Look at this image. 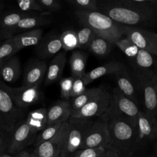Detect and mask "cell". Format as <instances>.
I'll list each match as a JSON object with an SVG mask.
<instances>
[{
    "mask_svg": "<svg viewBox=\"0 0 157 157\" xmlns=\"http://www.w3.org/2000/svg\"><path fill=\"white\" fill-rule=\"evenodd\" d=\"M35 13L34 12H16L9 13L3 16L0 20V32L5 39L9 38V33L19 21L24 18L29 17Z\"/></svg>",
    "mask_w": 157,
    "mask_h": 157,
    "instance_id": "cell-25",
    "label": "cell"
},
{
    "mask_svg": "<svg viewBox=\"0 0 157 157\" xmlns=\"http://www.w3.org/2000/svg\"><path fill=\"white\" fill-rule=\"evenodd\" d=\"M86 90V85L83 82L82 77H74L72 90L71 92V98L72 99L82 94L83 92L85 91Z\"/></svg>",
    "mask_w": 157,
    "mask_h": 157,
    "instance_id": "cell-40",
    "label": "cell"
},
{
    "mask_svg": "<svg viewBox=\"0 0 157 157\" xmlns=\"http://www.w3.org/2000/svg\"><path fill=\"white\" fill-rule=\"evenodd\" d=\"M111 94L104 86L100 93L78 111L72 114L71 117L84 119H91L94 117H101L107 110Z\"/></svg>",
    "mask_w": 157,
    "mask_h": 157,
    "instance_id": "cell-11",
    "label": "cell"
},
{
    "mask_svg": "<svg viewBox=\"0 0 157 157\" xmlns=\"http://www.w3.org/2000/svg\"><path fill=\"white\" fill-rule=\"evenodd\" d=\"M25 118L20 121L10 134L6 151L11 155H17L34 143L37 134L31 131Z\"/></svg>",
    "mask_w": 157,
    "mask_h": 157,
    "instance_id": "cell-8",
    "label": "cell"
},
{
    "mask_svg": "<svg viewBox=\"0 0 157 157\" xmlns=\"http://www.w3.org/2000/svg\"><path fill=\"white\" fill-rule=\"evenodd\" d=\"M62 48L64 51H70L78 48L77 33L72 30H66L60 34Z\"/></svg>",
    "mask_w": 157,
    "mask_h": 157,
    "instance_id": "cell-30",
    "label": "cell"
},
{
    "mask_svg": "<svg viewBox=\"0 0 157 157\" xmlns=\"http://www.w3.org/2000/svg\"><path fill=\"white\" fill-rule=\"evenodd\" d=\"M78 39V48H88L89 44L95 37V34L87 27H83L76 32Z\"/></svg>",
    "mask_w": 157,
    "mask_h": 157,
    "instance_id": "cell-35",
    "label": "cell"
},
{
    "mask_svg": "<svg viewBox=\"0 0 157 157\" xmlns=\"http://www.w3.org/2000/svg\"><path fill=\"white\" fill-rule=\"evenodd\" d=\"M47 64L44 60L35 59L28 64L23 74V86H40L45 77Z\"/></svg>",
    "mask_w": 157,
    "mask_h": 157,
    "instance_id": "cell-16",
    "label": "cell"
},
{
    "mask_svg": "<svg viewBox=\"0 0 157 157\" xmlns=\"http://www.w3.org/2000/svg\"><path fill=\"white\" fill-rule=\"evenodd\" d=\"M17 50L10 37L0 44V67L10 58L14 56L17 52Z\"/></svg>",
    "mask_w": 157,
    "mask_h": 157,
    "instance_id": "cell-34",
    "label": "cell"
},
{
    "mask_svg": "<svg viewBox=\"0 0 157 157\" xmlns=\"http://www.w3.org/2000/svg\"><path fill=\"white\" fill-rule=\"evenodd\" d=\"M71 117V108L70 101H59L47 110V126L66 122Z\"/></svg>",
    "mask_w": 157,
    "mask_h": 157,
    "instance_id": "cell-19",
    "label": "cell"
},
{
    "mask_svg": "<svg viewBox=\"0 0 157 157\" xmlns=\"http://www.w3.org/2000/svg\"><path fill=\"white\" fill-rule=\"evenodd\" d=\"M153 56L155 55L145 50L139 49L136 58L131 61L132 71L152 75L157 67Z\"/></svg>",
    "mask_w": 157,
    "mask_h": 157,
    "instance_id": "cell-20",
    "label": "cell"
},
{
    "mask_svg": "<svg viewBox=\"0 0 157 157\" xmlns=\"http://www.w3.org/2000/svg\"><path fill=\"white\" fill-rule=\"evenodd\" d=\"M107 148H85L77 150L72 157H99L106 150Z\"/></svg>",
    "mask_w": 157,
    "mask_h": 157,
    "instance_id": "cell-39",
    "label": "cell"
},
{
    "mask_svg": "<svg viewBox=\"0 0 157 157\" xmlns=\"http://www.w3.org/2000/svg\"><path fill=\"white\" fill-rule=\"evenodd\" d=\"M152 75L136 71L132 73L142 96L144 112L157 117V89L153 83Z\"/></svg>",
    "mask_w": 157,
    "mask_h": 157,
    "instance_id": "cell-7",
    "label": "cell"
},
{
    "mask_svg": "<svg viewBox=\"0 0 157 157\" xmlns=\"http://www.w3.org/2000/svg\"><path fill=\"white\" fill-rule=\"evenodd\" d=\"M66 62V53L65 52H59L55 56L47 67L44 81L45 85L52 84L61 78Z\"/></svg>",
    "mask_w": 157,
    "mask_h": 157,
    "instance_id": "cell-22",
    "label": "cell"
},
{
    "mask_svg": "<svg viewBox=\"0 0 157 157\" xmlns=\"http://www.w3.org/2000/svg\"><path fill=\"white\" fill-rule=\"evenodd\" d=\"M1 39H5V38L3 36V35L1 34V33L0 32V40H1Z\"/></svg>",
    "mask_w": 157,
    "mask_h": 157,
    "instance_id": "cell-49",
    "label": "cell"
},
{
    "mask_svg": "<svg viewBox=\"0 0 157 157\" xmlns=\"http://www.w3.org/2000/svg\"><path fill=\"white\" fill-rule=\"evenodd\" d=\"M119 157H120V156H119Z\"/></svg>",
    "mask_w": 157,
    "mask_h": 157,
    "instance_id": "cell-53",
    "label": "cell"
},
{
    "mask_svg": "<svg viewBox=\"0 0 157 157\" xmlns=\"http://www.w3.org/2000/svg\"><path fill=\"white\" fill-rule=\"evenodd\" d=\"M47 109L41 107L29 112L26 117V122L31 131L37 134L47 126Z\"/></svg>",
    "mask_w": 157,
    "mask_h": 157,
    "instance_id": "cell-26",
    "label": "cell"
},
{
    "mask_svg": "<svg viewBox=\"0 0 157 157\" xmlns=\"http://www.w3.org/2000/svg\"><path fill=\"white\" fill-rule=\"evenodd\" d=\"M119 155L117 151L109 147L107 148L105 151L99 157H119Z\"/></svg>",
    "mask_w": 157,
    "mask_h": 157,
    "instance_id": "cell-42",
    "label": "cell"
},
{
    "mask_svg": "<svg viewBox=\"0 0 157 157\" xmlns=\"http://www.w3.org/2000/svg\"><path fill=\"white\" fill-rule=\"evenodd\" d=\"M0 2H1V1H0Z\"/></svg>",
    "mask_w": 157,
    "mask_h": 157,
    "instance_id": "cell-51",
    "label": "cell"
},
{
    "mask_svg": "<svg viewBox=\"0 0 157 157\" xmlns=\"http://www.w3.org/2000/svg\"><path fill=\"white\" fill-rule=\"evenodd\" d=\"M129 59L133 60L137 56L139 48L128 37L121 39L115 44Z\"/></svg>",
    "mask_w": 157,
    "mask_h": 157,
    "instance_id": "cell-32",
    "label": "cell"
},
{
    "mask_svg": "<svg viewBox=\"0 0 157 157\" xmlns=\"http://www.w3.org/2000/svg\"><path fill=\"white\" fill-rule=\"evenodd\" d=\"M66 2L75 11H98L97 0H67Z\"/></svg>",
    "mask_w": 157,
    "mask_h": 157,
    "instance_id": "cell-33",
    "label": "cell"
},
{
    "mask_svg": "<svg viewBox=\"0 0 157 157\" xmlns=\"http://www.w3.org/2000/svg\"><path fill=\"white\" fill-rule=\"evenodd\" d=\"M4 6H5V5H4V3H2V2H0V12L2 10V9H4Z\"/></svg>",
    "mask_w": 157,
    "mask_h": 157,
    "instance_id": "cell-48",
    "label": "cell"
},
{
    "mask_svg": "<svg viewBox=\"0 0 157 157\" xmlns=\"http://www.w3.org/2000/svg\"><path fill=\"white\" fill-rule=\"evenodd\" d=\"M63 123L46 126L42 131H40L36 136L34 145L35 147H38L42 143L52 139L59 131Z\"/></svg>",
    "mask_w": 157,
    "mask_h": 157,
    "instance_id": "cell-31",
    "label": "cell"
},
{
    "mask_svg": "<svg viewBox=\"0 0 157 157\" xmlns=\"http://www.w3.org/2000/svg\"><path fill=\"white\" fill-rule=\"evenodd\" d=\"M59 157H61V156H59Z\"/></svg>",
    "mask_w": 157,
    "mask_h": 157,
    "instance_id": "cell-52",
    "label": "cell"
},
{
    "mask_svg": "<svg viewBox=\"0 0 157 157\" xmlns=\"http://www.w3.org/2000/svg\"><path fill=\"white\" fill-rule=\"evenodd\" d=\"M140 110L138 106L127 98L118 87L113 88L109 105L100 118L105 121L118 120L137 128L138 116Z\"/></svg>",
    "mask_w": 157,
    "mask_h": 157,
    "instance_id": "cell-4",
    "label": "cell"
},
{
    "mask_svg": "<svg viewBox=\"0 0 157 157\" xmlns=\"http://www.w3.org/2000/svg\"><path fill=\"white\" fill-rule=\"evenodd\" d=\"M74 13L79 23L90 28L96 36L109 40L113 45L124 36L122 25L98 11H74Z\"/></svg>",
    "mask_w": 157,
    "mask_h": 157,
    "instance_id": "cell-2",
    "label": "cell"
},
{
    "mask_svg": "<svg viewBox=\"0 0 157 157\" xmlns=\"http://www.w3.org/2000/svg\"><path fill=\"white\" fill-rule=\"evenodd\" d=\"M113 75L118 89L137 105L139 90L134 77L125 67L114 73Z\"/></svg>",
    "mask_w": 157,
    "mask_h": 157,
    "instance_id": "cell-15",
    "label": "cell"
},
{
    "mask_svg": "<svg viewBox=\"0 0 157 157\" xmlns=\"http://www.w3.org/2000/svg\"><path fill=\"white\" fill-rule=\"evenodd\" d=\"M0 157H13L12 155L9 154V153H4L3 154H2Z\"/></svg>",
    "mask_w": 157,
    "mask_h": 157,
    "instance_id": "cell-45",
    "label": "cell"
},
{
    "mask_svg": "<svg viewBox=\"0 0 157 157\" xmlns=\"http://www.w3.org/2000/svg\"><path fill=\"white\" fill-rule=\"evenodd\" d=\"M138 139L142 147L157 139V117L140 111L137 120Z\"/></svg>",
    "mask_w": 157,
    "mask_h": 157,
    "instance_id": "cell-14",
    "label": "cell"
},
{
    "mask_svg": "<svg viewBox=\"0 0 157 157\" xmlns=\"http://www.w3.org/2000/svg\"><path fill=\"white\" fill-rule=\"evenodd\" d=\"M29 157H38V156H37L36 152L35 151V150H34L31 153H30V155Z\"/></svg>",
    "mask_w": 157,
    "mask_h": 157,
    "instance_id": "cell-46",
    "label": "cell"
},
{
    "mask_svg": "<svg viewBox=\"0 0 157 157\" xmlns=\"http://www.w3.org/2000/svg\"><path fill=\"white\" fill-rule=\"evenodd\" d=\"M107 122L109 147L117 151L120 157H132L140 147L137 128L121 120H110Z\"/></svg>",
    "mask_w": 157,
    "mask_h": 157,
    "instance_id": "cell-3",
    "label": "cell"
},
{
    "mask_svg": "<svg viewBox=\"0 0 157 157\" xmlns=\"http://www.w3.org/2000/svg\"><path fill=\"white\" fill-rule=\"evenodd\" d=\"M17 6L23 12H34L44 13L40 6L36 0H18Z\"/></svg>",
    "mask_w": 157,
    "mask_h": 157,
    "instance_id": "cell-36",
    "label": "cell"
},
{
    "mask_svg": "<svg viewBox=\"0 0 157 157\" xmlns=\"http://www.w3.org/2000/svg\"><path fill=\"white\" fill-rule=\"evenodd\" d=\"M0 84L20 108L28 109V107L37 104L43 99L39 86L11 87L1 80Z\"/></svg>",
    "mask_w": 157,
    "mask_h": 157,
    "instance_id": "cell-9",
    "label": "cell"
},
{
    "mask_svg": "<svg viewBox=\"0 0 157 157\" xmlns=\"http://www.w3.org/2000/svg\"><path fill=\"white\" fill-rule=\"evenodd\" d=\"M98 11L119 24L142 29L157 27V5L148 0L97 1Z\"/></svg>",
    "mask_w": 157,
    "mask_h": 157,
    "instance_id": "cell-1",
    "label": "cell"
},
{
    "mask_svg": "<svg viewBox=\"0 0 157 157\" xmlns=\"http://www.w3.org/2000/svg\"><path fill=\"white\" fill-rule=\"evenodd\" d=\"M42 35L43 29L39 28L13 35L10 38L17 51H19L24 47L36 46L40 41Z\"/></svg>",
    "mask_w": 157,
    "mask_h": 157,
    "instance_id": "cell-21",
    "label": "cell"
},
{
    "mask_svg": "<svg viewBox=\"0 0 157 157\" xmlns=\"http://www.w3.org/2000/svg\"><path fill=\"white\" fill-rule=\"evenodd\" d=\"M93 122L91 119L71 117L68 120V134L59 156L72 157L74 154L80 150L83 139Z\"/></svg>",
    "mask_w": 157,
    "mask_h": 157,
    "instance_id": "cell-6",
    "label": "cell"
},
{
    "mask_svg": "<svg viewBox=\"0 0 157 157\" xmlns=\"http://www.w3.org/2000/svg\"><path fill=\"white\" fill-rule=\"evenodd\" d=\"M104 86L101 85L98 87L91 88H86L85 92L82 94L72 98V101L70 102L71 108V115L78 111L95 96L100 93L104 88Z\"/></svg>",
    "mask_w": 157,
    "mask_h": 157,
    "instance_id": "cell-27",
    "label": "cell"
},
{
    "mask_svg": "<svg viewBox=\"0 0 157 157\" xmlns=\"http://www.w3.org/2000/svg\"><path fill=\"white\" fill-rule=\"evenodd\" d=\"M153 36H154V37H155V38L156 39V40L157 41V34L155 33H153Z\"/></svg>",
    "mask_w": 157,
    "mask_h": 157,
    "instance_id": "cell-50",
    "label": "cell"
},
{
    "mask_svg": "<svg viewBox=\"0 0 157 157\" xmlns=\"http://www.w3.org/2000/svg\"><path fill=\"white\" fill-rule=\"evenodd\" d=\"M124 66L118 61H110L102 66L97 67L85 74L82 77V79L85 85L91 83L93 80L107 74H113L120 70Z\"/></svg>",
    "mask_w": 157,
    "mask_h": 157,
    "instance_id": "cell-24",
    "label": "cell"
},
{
    "mask_svg": "<svg viewBox=\"0 0 157 157\" xmlns=\"http://www.w3.org/2000/svg\"><path fill=\"white\" fill-rule=\"evenodd\" d=\"M152 79H153V83L155 84V86H156V88L157 89V67H156V69L153 72Z\"/></svg>",
    "mask_w": 157,
    "mask_h": 157,
    "instance_id": "cell-43",
    "label": "cell"
},
{
    "mask_svg": "<svg viewBox=\"0 0 157 157\" xmlns=\"http://www.w3.org/2000/svg\"><path fill=\"white\" fill-rule=\"evenodd\" d=\"M74 77H64L59 80L61 97L63 100L69 101L71 98V92L72 90Z\"/></svg>",
    "mask_w": 157,
    "mask_h": 157,
    "instance_id": "cell-37",
    "label": "cell"
},
{
    "mask_svg": "<svg viewBox=\"0 0 157 157\" xmlns=\"http://www.w3.org/2000/svg\"><path fill=\"white\" fill-rule=\"evenodd\" d=\"M62 48L60 35L50 34L42 37L39 43L36 45V53L42 60L49 58L58 53Z\"/></svg>",
    "mask_w": 157,
    "mask_h": 157,
    "instance_id": "cell-18",
    "label": "cell"
},
{
    "mask_svg": "<svg viewBox=\"0 0 157 157\" xmlns=\"http://www.w3.org/2000/svg\"><path fill=\"white\" fill-rule=\"evenodd\" d=\"M53 21V16L50 13H39L37 12L34 14L24 18L21 20L19 23L9 33V38L13 36L14 34L21 32L23 31H29L40 26L48 25Z\"/></svg>",
    "mask_w": 157,
    "mask_h": 157,
    "instance_id": "cell-17",
    "label": "cell"
},
{
    "mask_svg": "<svg viewBox=\"0 0 157 157\" xmlns=\"http://www.w3.org/2000/svg\"><path fill=\"white\" fill-rule=\"evenodd\" d=\"M40 6L44 13H52L61 9L62 5L58 0H36Z\"/></svg>",
    "mask_w": 157,
    "mask_h": 157,
    "instance_id": "cell-38",
    "label": "cell"
},
{
    "mask_svg": "<svg viewBox=\"0 0 157 157\" xmlns=\"http://www.w3.org/2000/svg\"><path fill=\"white\" fill-rule=\"evenodd\" d=\"M123 35L130 39L139 49L157 56V41L153 32L134 26L123 25Z\"/></svg>",
    "mask_w": 157,
    "mask_h": 157,
    "instance_id": "cell-12",
    "label": "cell"
},
{
    "mask_svg": "<svg viewBox=\"0 0 157 157\" xmlns=\"http://www.w3.org/2000/svg\"><path fill=\"white\" fill-rule=\"evenodd\" d=\"M153 157H157V142L155 145V153L153 154Z\"/></svg>",
    "mask_w": 157,
    "mask_h": 157,
    "instance_id": "cell-47",
    "label": "cell"
},
{
    "mask_svg": "<svg viewBox=\"0 0 157 157\" xmlns=\"http://www.w3.org/2000/svg\"><path fill=\"white\" fill-rule=\"evenodd\" d=\"M69 131L68 121L62 124L57 133L50 140L36 147L38 157H58Z\"/></svg>",
    "mask_w": 157,
    "mask_h": 157,
    "instance_id": "cell-13",
    "label": "cell"
},
{
    "mask_svg": "<svg viewBox=\"0 0 157 157\" xmlns=\"http://www.w3.org/2000/svg\"><path fill=\"white\" fill-rule=\"evenodd\" d=\"M10 134L0 130V156L7 150Z\"/></svg>",
    "mask_w": 157,
    "mask_h": 157,
    "instance_id": "cell-41",
    "label": "cell"
},
{
    "mask_svg": "<svg viewBox=\"0 0 157 157\" xmlns=\"http://www.w3.org/2000/svg\"><path fill=\"white\" fill-rule=\"evenodd\" d=\"M28 109L19 107L0 84V130L10 134L26 118Z\"/></svg>",
    "mask_w": 157,
    "mask_h": 157,
    "instance_id": "cell-5",
    "label": "cell"
},
{
    "mask_svg": "<svg viewBox=\"0 0 157 157\" xmlns=\"http://www.w3.org/2000/svg\"><path fill=\"white\" fill-rule=\"evenodd\" d=\"M113 44L109 40L95 36L88 45V48L90 52L99 56H105L112 50Z\"/></svg>",
    "mask_w": 157,
    "mask_h": 157,
    "instance_id": "cell-29",
    "label": "cell"
},
{
    "mask_svg": "<svg viewBox=\"0 0 157 157\" xmlns=\"http://www.w3.org/2000/svg\"><path fill=\"white\" fill-rule=\"evenodd\" d=\"M87 55L82 51L74 52L69 59V64L74 77H82L85 74V67L86 64Z\"/></svg>",
    "mask_w": 157,
    "mask_h": 157,
    "instance_id": "cell-28",
    "label": "cell"
},
{
    "mask_svg": "<svg viewBox=\"0 0 157 157\" xmlns=\"http://www.w3.org/2000/svg\"><path fill=\"white\" fill-rule=\"evenodd\" d=\"M21 74V66L18 58L13 56L0 67V80L4 83H14Z\"/></svg>",
    "mask_w": 157,
    "mask_h": 157,
    "instance_id": "cell-23",
    "label": "cell"
},
{
    "mask_svg": "<svg viewBox=\"0 0 157 157\" xmlns=\"http://www.w3.org/2000/svg\"><path fill=\"white\" fill-rule=\"evenodd\" d=\"M109 133L107 122L101 118L94 121L86 132L80 149L107 148L109 147Z\"/></svg>",
    "mask_w": 157,
    "mask_h": 157,
    "instance_id": "cell-10",
    "label": "cell"
},
{
    "mask_svg": "<svg viewBox=\"0 0 157 157\" xmlns=\"http://www.w3.org/2000/svg\"><path fill=\"white\" fill-rule=\"evenodd\" d=\"M30 153L27 150H23L16 155V157H29Z\"/></svg>",
    "mask_w": 157,
    "mask_h": 157,
    "instance_id": "cell-44",
    "label": "cell"
},
{
    "mask_svg": "<svg viewBox=\"0 0 157 157\" xmlns=\"http://www.w3.org/2000/svg\"></svg>",
    "mask_w": 157,
    "mask_h": 157,
    "instance_id": "cell-54",
    "label": "cell"
}]
</instances>
